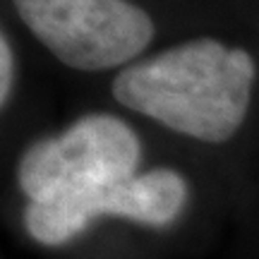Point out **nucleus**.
<instances>
[{
    "instance_id": "obj_1",
    "label": "nucleus",
    "mask_w": 259,
    "mask_h": 259,
    "mask_svg": "<svg viewBox=\"0 0 259 259\" xmlns=\"http://www.w3.org/2000/svg\"><path fill=\"white\" fill-rule=\"evenodd\" d=\"M257 77L247 51L216 38H192L127 65L113 79V96L173 132L221 144L240 130Z\"/></svg>"
},
{
    "instance_id": "obj_5",
    "label": "nucleus",
    "mask_w": 259,
    "mask_h": 259,
    "mask_svg": "<svg viewBox=\"0 0 259 259\" xmlns=\"http://www.w3.org/2000/svg\"><path fill=\"white\" fill-rule=\"evenodd\" d=\"M10 89H12V51H10V41L3 34L0 41V103L5 106L10 99Z\"/></svg>"
},
{
    "instance_id": "obj_4",
    "label": "nucleus",
    "mask_w": 259,
    "mask_h": 259,
    "mask_svg": "<svg viewBox=\"0 0 259 259\" xmlns=\"http://www.w3.org/2000/svg\"><path fill=\"white\" fill-rule=\"evenodd\" d=\"M187 204L185 178L170 168H154L147 173L84 190L48 204H27L24 226L41 245H65L101 216H118L130 221L163 228L183 213Z\"/></svg>"
},
{
    "instance_id": "obj_3",
    "label": "nucleus",
    "mask_w": 259,
    "mask_h": 259,
    "mask_svg": "<svg viewBox=\"0 0 259 259\" xmlns=\"http://www.w3.org/2000/svg\"><path fill=\"white\" fill-rule=\"evenodd\" d=\"M22 22L74 70L125 65L154 38V22L130 0H12Z\"/></svg>"
},
{
    "instance_id": "obj_2",
    "label": "nucleus",
    "mask_w": 259,
    "mask_h": 259,
    "mask_svg": "<svg viewBox=\"0 0 259 259\" xmlns=\"http://www.w3.org/2000/svg\"><path fill=\"white\" fill-rule=\"evenodd\" d=\"M139 156L142 144L132 127L113 115H84L24 151L17 183L29 204H48L135 178Z\"/></svg>"
}]
</instances>
